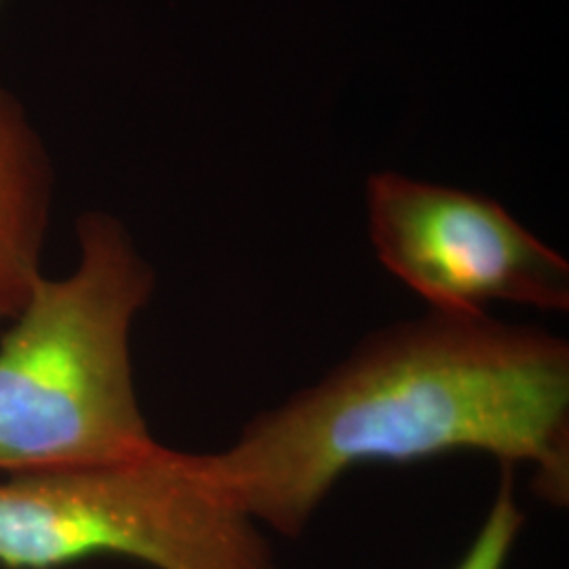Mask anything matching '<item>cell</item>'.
<instances>
[{"mask_svg": "<svg viewBox=\"0 0 569 569\" xmlns=\"http://www.w3.org/2000/svg\"><path fill=\"white\" fill-rule=\"evenodd\" d=\"M460 449L529 462L533 493L568 507L563 338L488 312L430 310L382 327L321 382L258 413L209 462L256 523L293 538L348 470Z\"/></svg>", "mask_w": 569, "mask_h": 569, "instance_id": "6da1fadb", "label": "cell"}, {"mask_svg": "<svg viewBox=\"0 0 569 569\" xmlns=\"http://www.w3.org/2000/svg\"><path fill=\"white\" fill-rule=\"evenodd\" d=\"M79 264L42 274L0 336V477L93 467L154 448L131 329L154 270L103 211L77 220Z\"/></svg>", "mask_w": 569, "mask_h": 569, "instance_id": "7a4b0ae2", "label": "cell"}, {"mask_svg": "<svg viewBox=\"0 0 569 569\" xmlns=\"http://www.w3.org/2000/svg\"><path fill=\"white\" fill-rule=\"evenodd\" d=\"M122 557L154 569H274L209 453L154 448L93 467L0 477V568Z\"/></svg>", "mask_w": 569, "mask_h": 569, "instance_id": "3957f363", "label": "cell"}, {"mask_svg": "<svg viewBox=\"0 0 569 569\" xmlns=\"http://www.w3.org/2000/svg\"><path fill=\"white\" fill-rule=\"evenodd\" d=\"M378 260L430 310L483 315L489 302L569 310V264L496 201L378 173L367 183Z\"/></svg>", "mask_w": 569, "mask_h": 569, "instance_id": "277c9868", "label": "cell"}, {"mask_svg": "<svg viewBox=\"0 0 569 569\" xmlns=\"http://www.w3.org/2000/svg\"><path fill=\"white\" fill-rule=\"evenodd\" d=\"M53 167L21 103L0 87V323L28 300L42 274L51 222Z\"/></svg>", "mask_w": 569, "mask_h": 569, "instance_id": "5b68a950", "label": "cell"}, {"mask_svg": "<svg viewBox=\"0 0 569 569\" xmlns=\"http://www.w3.org/2000/svg\"><path fill=\"white\" fill-rule=\"evenodd\" d=\"M526 515L515 498V465L500 462V486L488 519L456 569H505Z\"/></svg>", "mask_w": 569, "mask_h": 569, "instance_id": "8992f818", "label": "cell"}]
</instances>
